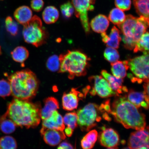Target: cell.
<instances>
[{
	"instance_id": "6da1fadb",
	"label": "cell",
	"mask_w": 149,
	"mask_h": 149,
	"mask_svg": "<svg viewBox=\"0 0 149 149\" xmlns=\"http://www.w3.org/2000/svg\"><path fill=\"white\" fill-rule=\"evenodd\" d=\"M41 109L39 104L15 98L9 104L5 113L17 126L29 129L40 124Z\"/></svg>"
},
{
	"instance_id": "4316f807",
	"label": "cell",
	"mask_w": 149,
	"mask_h": 149,
	"mask_svg": "<svg viewBox=\"0 0 149 149\" xmlns=\"http://www.w3.org/2000/svg\"><path fill=\"white\" fill-rule=\"evenodd\" d=\"M133 2L138 14L149 18V0H133Z\"/></svg>"
},
{
	"instance_id": "4dcf8cb0",
	"label": "cell",
	"mask_w": 149,
	"mask_h": 149,
	"mask_svg": "<svg viewBox=\"0 0 149 149\" xmlns=\"http://www.w3.org/2000/svg\"><path fill=\"white\" fill-rule=\"evenodd\" d=\"M16 140L12 136H6L0 139V149H17Z\"/></svg>"
},
{
	"instance_id": "ab89813d",
	"label": "cell",
	"mask_w": 149,
	"mask_h": 149,
	"mask_svg": "<svg viewBox=\"0 0 149 149\" xmlns=\"http://www.w3.org/2000/svg\"><path fill=\"white\" fill-rule=\"evenodd\" d=\"M145 83L144 85V92L145 95L149 96V82Z\"/></svg>"
},
{
	"instance_id": "44dd1931",
	"label": "cell",
	"mask_w": 149,
	"mask_h": 149,
	"mask_svg": "<svg viewBox=\"0 0 149 149\" xmlns=\"http://www.w3.org/2000/svg\"><path fill=\"white\" fill-rule=\"evenodd\" d=\"M14 16L19 23L25 25L30 21L33 17L32 10L26 6L19 7L15 11Z\"/></svg>"
},
{
	"instance_id": "484cf974",
	"label": "cell",
	"mask_w": 149,
	"mask_h": 149,
	"mask_svg": "<svg viewBox=\"0 0 149 149\" xmlns=\"http://www.w3.org/2000/svg\"><path fill=\"white\" fill-rule=\"evenodd\" d=\"M98 133L93 130L88 132L84 137L81 141V145L83 149H91L94 147L97 140Z\"/></svg>"
},
{
	"instance_id": "8d00e7d4",
	"label": "cell",
	"mask_w": 149,
	"mask_h": 149,
	"mask_svg": "<svg viewBox=\"0 0 149 149\" xmlns=\"http://www.w3.org/2000/svg\"><path fill=\"white\" fill-rule=\"evenodd\" d=\"M115 3L117 8L126 11L130 10L132 2L131 0H115Z\"/></svg>"
},
{
	"instance_id": "b9f144b4",
	"label": "cell",
	"mask_w": 149,
	"mask_h": 149,
	"mask_svg": "<svg viewBox=\"0 0 149 149\" xmlns=\"http://www.w3.org/2000/svg\"><path fill=\"white\" fill-rule=\"evenodd\" d=\"M2 52L1 50V46H0V56H1V54Z\"/></svg>"
},
{
	"instance_id": "ee69618b",
	"label": "cell",
	"mask_w": 149,
	"mask_h": 149,
	"mask_svg": "<svg viewBox=\"0 0 149 149\" xmlns=\"http://www.w3.org/2000/svg\"><path fill=\"white\" fill-rule=\"evenodd\" d=\"M107 149H115L113 148H109Z\"/></svg>"
},
{
	"instance_id": "60d3db41",
	"label": "cell",
	"mask_w": 149,
	"mask_h": 149,
	"mask_svg": "<svg viewBox=\"0 0 149 149\" xmlns=\"http://www.w3.org/2000/svg\"><path fill=\"white\" fill-rule=\"evenodd\" d=\"M138 149H149V148H146V147H141V148H139Z\"/></svg>"
},
{
	"instance_id": "4fadbf2b",
	"label": "cell",
	"mask_w": 149,
	"mask_h": 149,
	"mask_svg": "<svg viewBox=\"0 0 149 149\" xmlns=\"http://www.w3.org/2000/svg\"><path fill=\"white\" fill-rule=\"evenodd\" d=\"M99 136V141L102 146L106 148H116L120 141L118 134L111 128L102 127Z\"/></svg>"
},
{
	"instance_id": "d6986e66",
	"label": "cell",
	"mask_w": 149,
	"mask_h": 149,
	"mask_svg": "<svg viewBox=\"0 0 149 149\" xmlns=\"http://www.w3.org/2000/svg\"><path fill=\"white\" fill-rule=\"evenodd\" d=\"M44 106L41 109L40 116L42 120H45L51 116L53 112L59 109L58 101L53 97H48L45 100Z\"/></svg>"
},
{
	"instance_id": "836d02e7",
	"label": "cell",
	"mask_w": 149,
	"mask_h": 149,
	"mask_svg": "<svg viewBox=\"0 0 149 149\" xmlns=\"http://www.w3.org/2000/svg\"><path fill=\"white\" fill-rule=\"evenodd\" d=\"M6 28V30L13 36L17 34L18 26L17 23L10 16H8L5 20Z\"/></svg>"
},
{
	"instance_id": "2e32d148",
	"label": "cell",
	"mask_w": 149,
	"mask_h": 149,
	"mask_svg": "<svg viewBox=\"0 0 149 149\" xmlns=\"http://www.w3.org/2000/svg\"><path fill=\"white\" fill-rule=\"evenodd\" d=\"M127 100L137 108L142 107L148 109L149 107V96L144 92H138L130 90L127 96Z\"/></svg>"
},
{
	"instance_id": "9a60e30c",
	"label": "cell",
	"mask_w": 149,
	"mask_h": 149,
	"mask_svg": "<svg viewBox=\"0 0 149 149\" xmlns=\"http://www.w3.org/2000/svg\"><path fill=\"white\" fill-rule=\"evenodd\" d=\"M42 127L64 131L65 127L62 116L55 111L51 116L42 120Z\"/></svg>"
},
{
	"instance_id": "cb8c5ba5",
	"label": "cell",
	"mask_w": 149,
	"mask_h": 149,
	"mask_svg": "<svg viewBox=\"0 0 149 149\" xmlns=\"http://www.w3.org/2000/svg\"><path fill=\"white\" fill-rule=\"evenodd\" d=\"M59 12L56 7L54 6H48L42 12L43 20L48 24L54 23L58 20Z\"/></svg>"
},
{
	"instance_id": "74e56055",
	"label": "cell",
	"mask_w": 149,
	"mask_h": 149,
	"mask_svg": "<svg viewBox=\"0 0 149 149\" xmlns=\"http://www.w3.org/2000/svg\"><path fill=\"white\" fill-rule=\"evenodd\" d=\"M44 3L43 0H31V6L33 10L40 12L43 8Z\"/></svg>"
},
{
	"instance_id": "7402d4cb",
	"label": "cell",
	"mask_w": 149,
	"mask_h": 149,
	"mask_svg": "<svg viewBox=\"0 0 149 149\" xmlns=\"http://www.w3.org/2000/svg\"><path fill=\"white\" fill-rule=\"evenodd\" d=\"M65 125L66 127L65 130V134L67 136H71L74 130L77 125V115L75 112L66 113L63 118Z\"/></svg>"
},
{
	"instance_id": "7bdbcfd3",
	"label": "cell",
	"mask_w": 149,
	"mask_h": 149,
	"mask_svg": "<svg viewBox=\"0 0 149 149\" xmlns=\"http://www.w3.org/2000/svg\"><path fill=\"white\" fill-rule=\"evenodd\" d=\"M122 149H130V148H129V147H128V148H124Z\"/></svg>"
},
{
	"instance_id": "9c48e42d",
	"label": "cell",
	"mask_w": 149,
	"mask_h": 149,
	"mask_svg": "<svg viewBox=\"0 0 149 149\" xmlns=\"http://www.w3.org/2000/svg\"><path fill=\"white\" fill-rule=\"evenodd\" d=\"M96 0H72L76 17L79 18L84 29L87 33L90 31V25L88 16L89 11L94 10L93 5Z\"/></svg>"
},
{
	"instance_id": "ffe728a7",
	"label": "cell",
	"mask_w": 149,
	"mask_h": 149,
	"mask_svg": "<svg viewBox=\"0 0 149 149\" xmlns=\"http://www.w3.org/2000/svg\"><path fill=\"white\" fill-rule=\"evenodd\" d=\"M109 24V20L107 17L100 14L93 19L89 25L95 32L102 33L107 30Z\"/></svg>"
},
{
	"instance_id": "f1b7e54d",
	"label": "cell",
	"mask_w": 149,
	"mask_h": 149,
	"mask_svg": "<svg viewBox=\"0 0 149 149\" xmlns=\"http://www.w3.org/2000/svg\"><path fill=\"white\" fill-rule=\"evenodd\" d=\"M125 18L126 15L123 11L117 8L112 9L109 16L110 21L117 26L123 23Z\"/></svg>"
},
{
	"instance_id": "8992f818",
	"label": "cell",
	"mask_w": 149,
	"mask_h": 149,
	"mask_svg": "<svg viewBox=\"0 0 149 149\" xmlns=\"http://www.w3.org/2000/svg\"><path fill=\"white\" fill-rule=\"evenodd\" d=\"M40 18L37 15L33 17L30 21L24 25L23 35L27 43L38 47L46 42L47 33L43 27Z\"/></svg>"
},
{
	"instance_id": "603a6c76",
	"label": "cell",
	"mask_w": 149,
	"mask_h": 149,
	"mask_svg": "<svg viewBox=\"0 0 149 149\" xmlns=\"http://www.w3.org/2000/svg\"><path fill=\"white\" fill-rule=\"evenodd\" d=\"M111 71L113 76L119 79H123L127 75V71L129 69L128 61H117L111 63Z\"/></svg>"
},
{
	"instance_id": "1f68e13d",
	"label": "cell",
	"mask_w": 149,
	"mask_h": 149,
	"mask_svg": "<svg viewBox=\"0 0 149 149\" xmlns=\"http://www.w3.org/2000/svg\"><path fill=\"white\" fill-rule=\"evenodd\" d=\"M61 63L59 56L56 55L51 56L47 59L46 66L48 69L52 72H56L59 70Z\"/></svg>"
},
{
	"instance_id": "e575fe53",
	"label": "cell",
	"mask_w": 149,
	"mask_h": 149,
	"mask_svg": "<svg viewBox=\"0 0 149 149\" xmlns=\"http://www.w3.org/2000/svg\"><path fill=\"white\" fill-rule=\"evenodd\" d=\"M12 89L8 81L4 79L0 80V97L3 98L10 95Z\"/></svg>"
},
{
	"instance_id": "e0dca14e",
	"label": "cell",
	"mask_w": 149,
	"mask_h": 149,
	"mask_svg": "<svg viewBox=\"0 0 149 149\" xmlns=\"http://www.w3.org/2000/svg\"><path fill=\"white\" fill-rule=\"evenodd\" d=\"M101 74L104 79L109 83L111 88L116 93L117 96L123 93L128 92L127 88L123 85V79L116 77L105 70H102Z\"/></svg>"
},
{
	"instance_id": "ba28073f",
	"label": "cell",
	"mask_w": 149,
	"mask_h": 149,
	"mask_svg": "<svg viewBox=\"0 0 149 149\" xmlns=\"http://www.w3.org/2000/svg\"><path fill=\"white\" fill-rule=\"evenodd\" d=\"M100 112L102 111L97 105L91 103L79 110L77 113V124L81 130L88 131L96 126L102 120Z\"/></svg>"
},
{
	"instance_id": "7c38bea8",
	"label": "cell",
	"mask_w": 149,
	"mask_h": 149,
	"mask_svg": "<svg viewBox=\"0 0 149 149\" xmlns=\"http://www.w3.org/2000/svg\"><path fill=\"white\" fill-rule=\"evenodd\" d=\"M83 97V94L76 88H72L68 93H64L62 98L63 109L72 111L77 109L79 100H81Z\"/></svg>"
},
{
	"instance_id": "f546056e",
	"label": "cell",
	"mask_w": 149,
	"mask_h": 149,
	"mask_svg": "<svg viewBox=\"0 0 149 149\" xmlns=\"http://www.w3.org/2000/svg\"><path fill=\"white\" fill-rule=\"evenodd\" d=\"M149 33L146 31L143 35L136 44L134 52L137 53L139 52H149Z\"/></svg>"
},
{
	"instance_id": "3957f363",
	"label": "cell",
	"mask_w": 149,
	"mask_h": 149,
	"mask_svg": "<svg viewBox=\"0 0 149 149\" xmlns=\"http://www.w3.org/2000/svg\"><path fill=\"white\" fill-rule=\"evenodd\" d=\"M8 79L15 98L29 100L36 95L39 81L31 70H25L16 72L8 76Z\"/></svg>"
},
{
	"instance_id": "8fae6325",
	"label": "cell",
	"mask_w": 149,
	"mask_h": 149,
	"mask_svg": "<svg viewBox=\"0 0 149 149\" xmlns=\"http://www.w3.org/2000/svg\"><path fill=\"white\" fill-rule=\"evenodd\" d=\"M128 145L131 149H138L142 147L149 148L148 127L132 133L128 139Z\"/></svg>"
},
{
	"instance_id": "83f0119b",
	"label": "cell",
	"mask_w": 149,
	"mask_h": 149,
	"mask_svg": "<svg viewBox=\"0 0 149 149\" xmlns=\"http://www.w3.org/2000/svg\"><path fill=\"white\" fill-rule=\"evenodd\" d=\"M11 55L14 61L23 64L29 57V53L25 47L18 46L11 52Z\"/></svg>"
},
{
	"instance_id": "5bb4252c",
	"label": "cell",
	"mask_w": 149,
	"mask_h": 149,
	"mask_svg": "<svg viewBox=\"0 0 149 149\" xmlns=\"http://www.w3.org/2000/svg\"><path fill=\"white\" fill-rule=\"evenodd\" d=\"M40 133L47 144L52 146H57L66 138L64 131L42 127Z\"/></svg>"
},
{
	"instance_id": "f35d334b",
	"label": "cell",
	"mask_w": 149,
	"mask_h": 149,
	"mask_svg": "<svg viewBox=\"0 0 149 149\" xmlns=\"http://www.w3.org/2000/svg\"><path fill=\"white\" fill-rule=\"evenodd\" d=\"M57 149H74L72 145L67 141H64L59 145Z\"/></svg>"
},
{
	"instance_id": "277c9868",
	"label": "cell",
	"mask_w": 149,
	"mask_h": 149,
	"mask_svg": "<svg viewBox=\"0 0 149 149\" xmlns=\"http://www.w3.org/2000/svg\"><path fill=\"white\" fill-rule=\"evenodd\" d=\"M149 18L143 16L137 18L128 15L123 23L118 26L123 36L124 47L133 50L143 35L146 32L149 26Z\"/></svg>"
},
{
	"instance_id": "ac0fdd59",
	"label": "cell",
	"mask_w": 149,
	"mask_h": 149,
	"mask_svg": "<svg viewBox=\"0 0 149 149\" xmlns=\"http://www.w3.org/2000/svg\"><path fill=\"white\" fill-rule=\"evenodd\" d=\"M102 41L108 47L117 49L122 40L120 31L116 27L111 29L110 33L107 35L105 32L101 33Z\"/></svg>"
},
{
	"instance_id": "52a82bcc",
	"label": "cell",
	"mask_w": 149,
	"mask_h": 149,
	"mask_svg": "<svg viewBox=\"0 0 149 149\" xmlns=\"http://www.w3.org/2000/svg\"><path fill=\"white\" fill-rule=\"evenodd\" d=\"M149 52H144L142 55L128 61L129 69L132 74L128 77L133 82H149Z\"/></svg>"
},
{
	"instance_id": "d6a6232c",
	"label": "cell",
	"mask_w": 149,
	"mask_h": 149,
	"mask_svg": "<svg viewBox=\"0 0 149 149\" xmlns=\"http://www.w3.org/2000/svg\"><path fill=\"white\" fill-rule=\"evenodd\" d=\"M104 55L106 60L111 63L118 61L120 57L117 50L115 48L109 47L106 48Z\"/></svg>"
},
{
	"instance_id": "7a4b0ae2",
	"label": "cell",
	"mask_w": 149,
	"mask_h": 149,
	"mask_svg": "<svg viewBox=\"0 0 149 149\" xmlns=\"http://www.w3.org/2000/svg\"><path fill=\"white\" fill-rule=\"evenodd\" d=\"M118 96L113 102L110 113L117 122L127 129L138 130L146 127L145 115L128 101L126 97Z\"/></svg>"
},
{
	"instance_id": "30bf717a",
	"label": "cell",
	"mask_w": 149,
	"mask_h": 149,
	"mask_svg": "<svg viewBox=\"0 0 149 149\" xmlns=\"http://www.w3.org/2000/svg\"><path fill=\"white\" fill-rule=\"evenodd\" d=\"M89 81L93 83V86L90 94L94 96L96 94L102 98H108L113 96H117L107 80L100 76H93L89 78Z\"/></svg>"
},
{
	"instance_id": "d590c367",
	"label": "cell",
	"mask_w": 149,
	"mask_h": 149,
	"mask_svg": "<svg viewBox=\"0 0 149 149\" xmlns=\"http://www.w3.org/2000/svg\"><path fill=\"white\" fill-rule=\"evenodd\" d=\"M61 14L66 18L72 17L74 13V9L73 5L70 1L63 3L60 6Z\"/></svg>"
},
{
	"instance_id": "5b68a950",
	"label": "cell",
	"mask_w": 149,
	"mask_h": 149,
	"mask_svg": "<svg viewBox=\"0 0 149 149\" xmlns=\"http://www.w3.org/2000/svg\"><path fill=\"white\" fill-rule=\"evenodd\" d=\"M59 57L61 65L59 72L68 73L70 79L86 74L89 58L84 54L78 51H68Z\"/></svg>"
},
{
	"instance_id": "d4e9b609",
	"label": "cell",
	"mask_w": 149,
	"mask_h": 149,
	"mask_svg": "<svg viewBox=\"0 0 149 149\" xmlns=\"http://www.w3.org/2000/svg\"><path fill=\"white\" fill-rule=\"evenodd\" d=\"M17 126L13 121L9 118L6 113L0 117V130L5 134L13 133Z\"/></svg>"
}]
</instances>
